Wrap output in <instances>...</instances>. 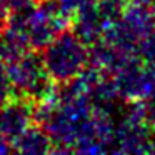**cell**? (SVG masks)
<instances>
[{"mask_svg":"<svg viewBox=\"0 0 155 155\" xmlns=\"http://www.w3.org/2000/svg\"><path fill=\"white\" fill-rule=\"evenodd\" d=\"M45 70L57 85L75 80L88 65V45L74 30L60 32L42 48Z\"/></svg>","mask_w":155,"mask_h":155,"instance_id":"6da1fadb","label":"cell"},{"mask_svg":"<svg viewBox=\"0 0 155 155\" xmlns=\"http://www.w3.org/2000/svg\"><path fill=\"white\" fill-rule=\"evenodd\" d=\"M5 65L17 97L28 98L34 104H40L54 97L57 84L47 74L38 50H28Z\"/></svg>","mask_w":155,"mask_h":155,"instance_id":"7a4b0ae2","label":"cell"},{"mask_svg":"<svg viewBox=\"0 0 155 155\" xmlns=\"http://www.w3.org/2000/svg\"><path fill=\"white\" fill-rule=\"evenodd\" d=\"M112 77L120 100L127 104L140 102L155 94V67L145 64L140 57L130 60Z\"/></svg>","mask_w":155,"mask_h":155,"instance_id":"3957f363","label":"cell"},{"mask_svg":"<svg viewBox=\"0 0 155 155\" xmlns=\"http://www.w3.org/2000/svg\"><path fill=\"white\" fill-rule=\"evenodd\" d=\"M35 104L28 98L17 97L0 105V137L8 140L14 147V142L35 124Z\"/></svg>","mask_w":155,"mask_h":155,"instance_id":"277c9868","label":"cell"},{"mask_svg":"<svg viewBox=\"0 0 155 155\" xmlns=\"http://www.w3.org/2000/svg\"><path fill=\"white\" fill-rule=\"evenodd\" d=\"M14 152H18V153H54V142L42 125L34 124L14 142Z\"/></svg>","mask_w":155,"mask_h":155,"instance_id":"5b68a950","label":"cell"},{"mask_svg":"<svg viewBox=\"0 0 155 155\" xmlns=\"http://www.w3.org/2000/svg\"><path fill=\"white\" fill-rule=\"evenodd\" d=\"M28 50L30 48H28L25 38L17 30L10 27L0 30V62L8 64Z\"/></svg>","mask_w":155,"mask_h":155,"instance_id":"8992f818","label":"cell"},{"mask_svg":"<svg viewBox=\"0 0 155 155\" xmlns=\"http://www.w3.org/2000/svg\"><path fill=\"white\" fill-rule=\"evenodd\" d=\"M137 55L145 64L155 67V30L145 35L137 45Z\"/></svg>","mask_w":155,"mask_h":155,"instance_id":"52a82bcc","label":"cell"},{"mask_svg":"<svg viewBox=\"0 0 155 155\" xmlns=\"http://www.w3.org/2000/svg\"><path fill=\"white\" fill-rule=\"evenodd\" d=\"M14 97H15V92H14V87H12L10 77H8L7 65L4 62H0V105L7 104Z\"/></svg>","mask_w":155,"mask_h":155,"instance_id":"ba28073f","label":"cell"},{"mask_svg":"<svg viewBox=\"0 0 155 155\" xmlns=\"http://www.w3.org/2000/svg\"><path fill=\"white\" fill-rule=\"evenodd\" d=\"M138 104H140V108H142V117H143V120L155 130V94L147 97V98H143V100H140Z\"/></svg>","mask_w":155,"mask_h":155,"instance_id":"9c48e42d","label":"cell"},{"mask_svg":"<svg viewBox=\"0 0 155 155\" xmlns=\"http://www.w3.org/2000/svg\"><path fill=\"white\" fill-rule=\"evenodd\" d=\"M8 18H10V7L7 0H0V30L8 27Z\"/></svg>","mask_w":155,"mask_h":155,"instance_id":"30bf717a","label":"cell"},{"mask_svg":"<svg viewBox=\"0 0 155 155\" xmlns=\"http://www.w3.org/2000/svg\"><path fill=\"white\" fill-rule=\"evenodd\" d=\"M34 2H40V0H7L10 10L12 8H17V7H22V5H27V4H34Z\"/></svg>","mask_w":155,"mask_h":155,"instance_id":"8fae6325","label":"cell"},{"mask_svg":"<svg viewBox=\"0 0 155 155\" xmlns=\"http://www.w3.org/2000/svg\"><path fill=\"white\" fill-rule=\"evenodd\" d=\"M8 152H14V147L8 140H5L4 137H0V153H8Z\"/></svg>","mask_w":155,"mask_h":155,"instance_id":"7c38bea8","label":"cell"},{"mask_svg":"<svg viewBox=\"0 0 155 155\" xmlns=\"http://www.w3.org/2000/svg\"><path fill=\"white\" fill-rule=\"evenodd\" d=\"M132 4H138V5H145V7H155V0H128Z\"/></svg>","mask_w":155,"mask_h":155,"instance_id":"4fadbf2b","label":"cell"}]
</instances>
